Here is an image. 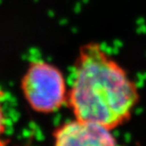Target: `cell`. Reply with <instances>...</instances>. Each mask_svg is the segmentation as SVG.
<instances>
[{
	"label": "cell",
	"instance_id": "7a4b0ae2",
	"mask_svg": "<svg viewBox=\"0 0 146 146\" xmlns=\"http://www.w3.org/2000/svg\"><path fill=\"white\" fill-rule=\"evenodd\" d=\"M25 100L37 113L50 114L68 101V86L60 69L42 60L29 65L21 81Z\"/></svg>",
	"mask_w": 146,
	"mask_h": 146
},
{
	"label": "cell",
	"instance_id": "3957f363",
	"mask_svg": "<svg viewBox=\"0 0 146 146\" xmlns=\"http://www.w3.org/2000/svg\"><path fill=\"white\" fill-rule=\"evenodd\" d=\"M112 131L94 122L74 119L53 132V146H117Z\"/></svg>",
	"mask_w": 146,
	"mask_h": 146
},
{
	"label": "cell",
	"instance_id": "6da1fadb",
	"mask_svg": "<svg viewBox=\"0 0 146 146\" xmlns=\"http://www.w3.org/2000/svg\"><path fill=\"white\" fill-rule=\"evenodd\" d=\"M139 101L137 84L99 44L82 46L66 101L74 119L113 131L131 119Z\"/></svg>",
	"mask_w": 146,
	"mask_h": 146
},
{
	"label": "cell",
	"instance_id": "277c9868",
	"mask_svg": "<svg viewBox=\"0 0 146 146\" xmlns=\"http://www.w3.org/2000/svg\"><path fill=\"white\" fill-rule=\"evenodd\" d=\"M4 100H5V93L0 88V146L7 145V141L5 139L6 136V115L4 111Z\"/></svg>",
	"mask_w": 146,
	"mask_h": 146
}]
</instances>
